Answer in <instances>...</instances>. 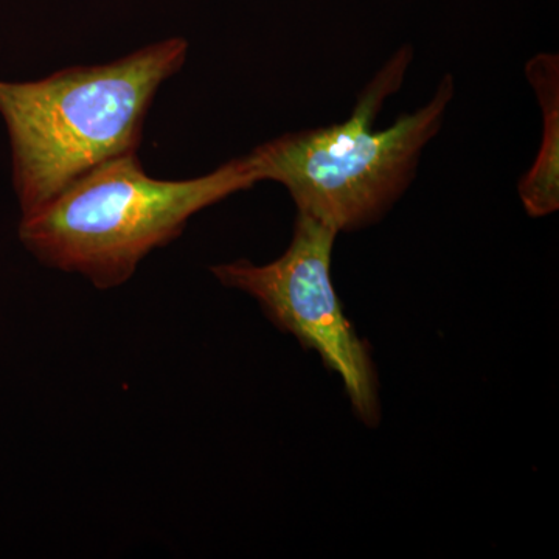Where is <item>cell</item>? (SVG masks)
<instances>
[{
  "label": "cell",
  "instance_id": "obj_1",
  "mask_svg": "<svg viewBox=\"0 0 559 559\" xmlns=\"http://www.w3.org/2000/svg\"><path fill=\"white\" fill-rule=\"evenodd\" d=\"M412 60L411 46L395 51L340 123L285 132L246 154L260 182L282 183L297 212L340 234L384 218L417 178L423 153L439 135L455 95L454 76L447 73L421 108L401 114L384 130L374 128Z\"/></svg>",
  "mask_w": 559,
  "mask_h": 559
},
{
  "label": "cell",
  "instance_id": "obj_2",
  "mask_svg": "<svg viewBox=\"0 0 559 559\" xmlns=\"http://www.w3.org/2000/svg\"><path fill=\"white\" fill-rule=\"evenodd\" d=\"M189 43L170 38L120 60L73 66L31 83L0 81V116L22 213L35 212L103 162L138 153L143 121Z\"/></svg>",
  "mask_w": 559,
  "mask_h": 559
},
{
  "label": "cell",
  "instance_id": "obj_3",
  "mask_svg": "<svg viewBox=\"0 0 559 559\" xmlns=\"http://www.w3.org/2000/svg\"><path fill=\"white\" fill-rule=\"evenodd\" d=\"M259 182L248 156L201 178L159 180L146 175L138 153L121 154L24 215L21 240L47 266L112 289L150 252L176 240L191 216Z\"/></svg>",
  "mask_w": 559,
  "mask_h": 559
},
{
  "label": "cell",
  "instance_id": "obj_4",
  "mask_svg": "<svg viewBox=\"0 0 559 559\" xmlns=\"http://www.w3.org/2000/svg\"><path fill=\"white\" fill-rule=\"evenodd\" d=\"M340 231L297 212L293 240L272 263L231 261L210 267L219 283L259 301L266 318L314 349L326 369L340 374L353 411L367 426L381 419L377 371L369 345L345 318L331 278V259Z\"/></svg>",
  "mask_w": 559,
  "mask_h": 559
},
{
  "label": "cell",
  "instance_id": "obj_5",
  "mask_svg": "<svg viewBox=\"0 0 559 559\" xmlns=\"http://www.w3.org/2000/svg\"><path fill=\"white\" fill-rule=\"evenodd\" d=\"M525 75L543 114V139L532 168L518 183V193L530 218H546L559 209L558 55L543 51L530 58Z\"/></svg>",
  "mask_w": 559,
  "mask_h": 559
}]
</instances>
